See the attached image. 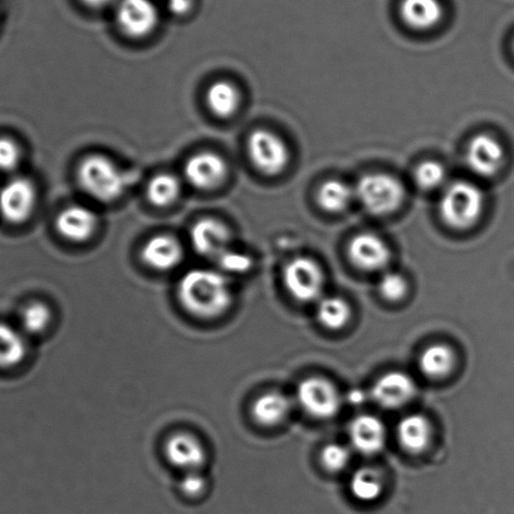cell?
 I'll return each mask as SVG.
<instances>
[{
  "label": "cell",
  "instance_id": "cell-1",
  "mask_svg": "<svg viewBox=\"0 0 514 514\" xmlns=\"http://www.w3.org/2000/svg\"><path fill=\"white\" fill-rule=\"evenodd\" d=\"M181 306L202 320L222 317L233 305V291L227 277L213 269H192L181 277L178 287Z\"/></svg>",
  "mask_w": 514,
  "mask_h": 514
},
{
  "label": "cell",
  "instance_id": "cell-2",
  "mask_svg": "<svg viewBox=\"0 0 514 514\" xmlns=\"http://www.w3.org/2000/svg\"><path fill=\"white\" fill-rule=\"evenodd\" d=\"M77 180L83 192L102 203L115 202L125 193L127 178L114 161L90 155L78 165Z\"/></svg>",
  "mask_w": 514,
  "mask_h": 514
},
{
  "label": "cell",
  "instance_id": "cell-3",
  "mask_svg": "<svg viewBox=\"0 0 514 514\" xmlns=\"http://www.w3.org/2000/svg\"><path fill=\"white\" fill-rule=\"evenodd\" d=\"M484 203L486 198L479 186L459 180L445 189L439 212L450 228L464 230L473 227L482 217Z\"/></svg>",
  "mask_w": 514,
  "mask_h": 514
},
{
  "label": "cell",
  "instance_id": "cell-4",
  "mask_svg": "<svg viewBox=\"0 0 514 514\" xmlns=\"http://www.w3.org/2000/svg\"><path fill=\"white\" fill-rule=\"evenodd\" d=\"M355 194L370 213L386 215L396 212L403 205L405 188L395 176L375 173L362 176Z\"/></svg>",
  "mask_w": 514,
  "mask_h": 514
},
{
  "label": "cell",
  "instance_id": "cell-5",
  "mask_svg": "<svg viewBox=\"0 0 514 514\" xmlns=\"http://www.w3.org/2000/svg\"><path fill=\"white\" fill-rule=\"evenodd\" d=\"M248 154L261 173L274 176L283 173L290 163V149L285 140L272 131H253L248 139Z\"/></svg>",
  "mask_w": 514,
  "mask_h": 514
},
{
  "label": "cell",
  "instance_id": "cell-6",
  "mask_svg": "<svg viewBox=\"0 0 514 514\" xmlns=\"http://www.w3.org/2000/svg\"><path fill=\"white\" fill-rule=\"evenodd\" d=\"M283 282L288 293L300 302L316 301L321 296L325 277L320 264L311 258L292 259L283 271Z\"/></svg>",
  "mask_w": 514,
  "mask_h": 514
},
{
  "label": "cell",
  "instance_id": "cell-7",
  "mask_svg": "<svg viewBox=\"0 0 514 514\" xmlns=\"http://www.w3.org/2000/svg\"><path fill=\"white\" fill-rule=\"evenodd\" d=\"M297 400L308 415L316 419H330L339 413L341 395L334 384L321 378L301 381L297 388Z\"/></svg>",
  "mask_w": 514,
  "mask_h": 514
},
{
  "label": "cell",
  "instance_id": "cell-8",
  "mask_svg": "<svg viewBox=\"0 0 514 514\" xmlns=\"http://www.w3.org/2000/svg\"><path fill=\"white\" fill-rule=\"evenodd\" d=\"M116 23L131 38H145L159 24V12L153 0H117Z\"/></svg>",
  "mask_w": 514,
  "mask_h": 514
},
{
  "label": "cell",
  "instance_id": "cell-9",
  "mask_svg": "<svg viewBox=\"0 0 514 514\" xmlns=\"http://www.w3.org/2000/svg\"><path fill=\"white\" fill-rule=\"evenodd\" d=\"M37 204V189L27 178L9 180L0 189V214L7 222L21 224L31 218Z\"/></svg>",
  "mask_w": 514,
  "mask_h": 514
},
{
  "label": "cell",
  "instance_id": "cell-10",
  "mask_svg": "<svg viewBox=\"0 0 514 514\" xmlns=\"http://www.w3.org/2000/svg\"><path fill=\"white\" fill-rule=\"evenodd\" d=\"M186 181L200 190H213L222 185L228 176V165L222 156L203 151L189 158L184 166Z\"/></svg>",
  "mask_w": 514,
  "mask_h": 514
},
{
  "label": "cell",
  "instance_id": "cell-11",
  "mask_svg": "<svg viewBox=\"0 0 514 514\" xmlns=\"http://www.w3.org/2000/svg\"><path fill=\"white\" fill-rule=\"evenodd\" d=\"M164 454L171 465L184 473L200 471L208 459L204 444L186 432L170 435L164 445Z\"/></svg>",
  "mask_w": 514,
  "mask_h": 514
},
{
  "label": "cell",
  "instance_id": "cell-12",
  "mask_svg": "<svg viewBox=\"0 0 514 514\" xmlns=\"http://www.w3.org/2000/svg\"><path fill=\"white\" fill-rule=\"evenodd\" d=\"M465 159L474 174L492 178L503 168L504 149L496 137L479 134L469 141Z\"/></svg>",
  "mask_w": 514,
  "mask_h": 514
},
{
  "label": "cell",
  "instance_id": "cell-13",
  "mask_svg": "<svg viewBox=\"0 0 514 514\" xmlns=\"http://www.w3.org/2000/svg\"><path fill=\"white\" fill-rule=\"evenodd\" d=\"M349 256L362 271L378 272L388 267L391 252L388 244L376 234L361 233L350 242Z\"/></svg>",
  "mask_w": 514,
  "mask_h": 514
},
{
  "label": "cell",
  "instance_id": "cell-14",
  "mask_svg": "<svg viewBox=\"0 0 514 514\" xmlns=\"http://www.w3.org/2000/svg\"><path fill=\"white\" fill-rule=\"evenodd\" d=\"M190 238L199 254L220 259L230 251V232L227 225L217 219L205 218L193 225Z\"/></svg>",
  "mask_w": 514,
  "mask_h": 514
},
{
  "label": "cell",
  "instance_id": "cell-15",
  "mask_svg": "<svg viewBox=\"0 0 514 514\" xmlns=\"http://www.w3.org/2000/svg\"><path fill=\"white\" fill-rule=\"evenodd\" d=\"M415 383L409 375L391 371L376 381L372 388V398L386 409H398L408 404L415 394Z\"/></svg>",
  "mask_w": 514,
  "mask_h": 514
},
{
  "label": "cell",
  "instance_id": "cell-16",
  "mask_svg": "<svg viewBox=\"0 0 514 514\" xmlns=\"http://www.w3.org/2000/svg\"><path fill=\"white\" fill-rule=\"evenodd\" d=\"M99 218L92 209L82 205H72L62 210L56 219L57 232L67 241L81 243L96 233Z\"/></svg>",
  "mask_w": 514,
  "mask_h": 514
},
{
  "label": "cell",
  "instance_id": "cell-17",
  "mask_svg": "<svg viewBox=\"0 0 514 514\" xmlns=\"http://www.w3.org/2000/svg\"><path fill=\"white\" fill-rule=\"evenodd\" d=\"M146 266L155 271L168 272L183 262L184 249L178 239L161 234L149 239L141 251Z\"/></svg>",
  "mask_w": 514,
  "mask_h": 514
},
{
  "label": "cell",
  "instance_id": "cell-18",
  "mask_svg": "<svg viewBox=\"0 0 514 514\" xmlns=\"http://www.w3.org/2000/svg\"><path fill=\"white\" fill-rule=\"evenodd\" d=\"M352 445L365 455L379 453L386 442L384 424L372 415H360L350 424Z\"/></svg>",
  "mask_w": 514,
  "mask_h": 514
},
{
  "label": "cell",
  "instance_id": "cell-19",
  "mask_svg": "<svg viewBox=\"0 0 514 514\" xmlns=\"http://www.w3.org/2000/svg\"><path fill=\"white\" fill-rule=\"evenodd\" d=\"M444 9L440 0H403L400 14L409 27L418 31L437 26L442 21Z\"/></svg>",
  "mask_w": 514,
  "mask_h": 514
},
{
  "label": "cell",
  "instance_id": "cell-20",
  "mask_svg": "<svg viewBox=\"0 0 514 514\" xmlns=\"http://www.w3.org/2000/svg\"><path fill=\"white\" fill-rule=\"evenodd\" d=\"M433 437L432 424L425 416L411 414L400 420L398 439L401 447L418 454L427 449Z\"/></svg>",
  "mask_w": 514,
  "mask_h": 514
},
{
  "label": "cell",
  "instance_id": "cell-21",
  "mask_svg": "<svg viewBox=\"0 0 514 514\" xmlns=\"http://www.w3.org/2000/svg\"><path fill=\"white\" fill-rule=\"evenodd\" d=\"M290 399L279 391H268L258 396L252 405V416L263 427H276L290 414Z\"/></svg>",
  "mask_w": 514,
  "mask_h": 514
},
{
  "label": "cell",
  "instance_id": "cell-22",
  "mask_svg": "<svg viewBox=\"0 0 514 514\" xmlns=\"http://www.w3.org/2000/svg\"><path fill=\"white\" fill-rule=\"evenodd\" d=\"M28 345L21 330L0 322V369H11L26 359Z\"/></svg>",
  "mask_w": 514,
  "mask_h": 514
},
{
  "label": "cell",
  "instance_id": "cell-23",
  "mask_svg": "<svg viewBox=\"0 0 514 514\" xmlns=\"http://www.w3.org/2000/svg\"><path fill=\"white\" fill-rule=\"evenodd\" d=\"M241 102V92L232 82L217 81L208 88L207 104L209 110L220 119H228V117L236 114Z\"/></svg>",
  "mask_w": 514,
  "mask_h": 514
},
{
  "label": "cell",
  "instance_id": "cell-24",
  "mask_svg": "<svg viewBox=\"0 0 514 514\" xmlns=\"http://www.w3.org/2000/svg\"><path fill=\"white\" fill-rule=\"evenodd\" d=\"M454 352L447 345L427 347L420 356L419 366L425 376L430 379H443L454 369Z\"/></svg>",
  "mask_w": 514,
  "mask_h": 514
},
{
  "label": "cell",
  "instance_id": "cell-25",
  "mask_svg": "<svg viewBox=\"0 0 514 514\" xmlns=\"http://www.w3.org/2000/svg\"><path fill=\"white\" fill-rule=\"evenodd\" d=\"M356 197L355 190L345 181L332 179L321 185L317 193L318 204L329 213H341L350 207Z\"/></svg>",
  "mask_w": 514,
  "mask_h": 514
},
{
  "label": "cell",
  "instance_id": "cell-26",
  "mask_svg": "<svg viewBox=\"0 0 514 514\" xmlns=\"http://www.w3.org/2000/svg\"><path fill=\"white\" fill-rule=\"evenodd\" d=\"M180 193V180L175 175L168 173L155 175L149 181L148 189H146L149 202L158 208L173 205L180 197Z\"/></svg>",
  "mask_w": 514,
  "mask_h": 514
},
{
  "label": "cell",
  "instance_id": "cell-27",
  "mask_svg": "<svg viewBox=\"0 0 514 514\" xmlns=\"http://www.w3.org/2000/svg\"><path fill=\"white\" fill-rule=\"evenodd\" d=\"M351 493L357 501L364 503L375 502L384 491L383 477L372 468H361L351 479Z\"/></svg>",
  "mask_w": 514,
  "mask_h": 514
},
{
  "label": "cell",
  "instance_id": "cell-28",
  "mask_svg": "<svg viewBox=\"0 0 514 514\" xmlns=\"http://www.w3.org/2000/svg\"><path fill=\"white\" fill-rule=\"evenodd\" d=\"M317 318L329 330H341L349 323L351 308L339 297L323 298L317 307Z\"/></svg>",
  "mask_w": 514,
  "mask_h": 514
},
{
  "label": "cell",
  "instance_id": "cell-29",
  "mask_svg": "<svg viewBox=\"0 0 514 514\" xmlns=\"http://www.w3.org/2000/svg\"><path fill=\"white\" fill-rule=\"evenodd\" d=\"M52 322L51 308L43 302H32L21 312V326L24 334L41 335Z\"/></svg>",
  "mask_w": 514,
  "mask_h": 514
},
{
  "label": "cell",
  "instance_id": "cell-30",
  "mask_svg": "<svg viewBox=\"0 0 514 514\" xmlns=\"http://www.w3.org/2000/svg\"><path fill=\"white\" fill-rule=\"evenodd\" d=\"M415 181L420 189L434 190L447 180V170L438 161H425L415 170Z\"/></svg>",
  "mask_w": 514,
  "mask_h": 514
},
{
  "label": "cell",
  "instance_id": "cell-31",
  "mask_svg": "<svg viewBox=\"0 0 514 514\" xmlns=\"http://www.w3.org/2000/svg\"><path fill=\"white\" fill-rule=\"evenodd\" d=\"M321 460L323 467L330 472H340L349 465L350 452L344 445L329 444L322 449Z\"/></svg>",
  "mask_w": 514,
  "mask_h": 514
},
{
  "label": "cell",
  "instance_id": "cell-32",
  "mask_svg": "<svg viewBox=\"0 0 514 514\" xmlns=\"http://www.w3.org/2000/svg\"><path fill=\"white\" fill-rule=\"evenodd\" d=\"M379 291L385 300L398 302L408 292V283L399 273H386L379 283Z\"/></svg>",
  "mask_w": 514,
  "mask_h": 514
},
{
  "label": "cell",
  "instance_id": "cell-33",
  "mask_svg": "<svg viewBox=\"0 0 514 514\" xmlns=\"http://www.w3.org/2000/svg\"><path fill=\"white\" fill-rule=\"evenodd\" d=\"M22 160L21 146L11 137H0V171H13Z\"/></svg>",
  "mask_w": 514,
  "mask_h": 514
},
{
  "label": "cell",
  "instance_id": "cell-34",
  "mask_svg": "<svg viewBox=\"0 0 514 514\" xmlns=\"http://www.w3.org/2000/svg\"><path fill=\"white\" fill-rule=\"evenodd\" d=\"M179 487L184 496L195 498L202 496L208 487V481L200 471L188 472L180 479Z\"/></svg>",
  "mask_w": 514,
  "mask_h": 514
},
{
  "label": "cell",
  "instance_id": "cell-35",
  "mask_svg": "<svg viewBox=\"0 0 514 514\" xmlns=\"http://www.w3.org/2000/svg\"><path fill=\"white\" fill-rule=\"evenodd\" d=\"M168 9L175 16H185L193 8V0H166Z\"/></svg>",
  "mask_w": 514,
  "mask_h": 514
},
{
  "label": "cell",
  "instance_id": "cell-36",
  "mask_svg": "<svg viewBox=\"0 0 514 514\" xmlns=\"http://www.w3.org/2000/svg\"><path fill=\"white\" fill-rule=\"evenodd\" d=\"M81 2L91 9H104L117 3V0H81Z\"/></svg>",
  "mask_w": 514,
  "mask_h": 514
},
{
  "label": "cell",
  "instance_id": "cell-37",
  "mask_svg": "<svg viewBox=\"0 0 514 514\" xmlns=\"http://www.w3.org/2000/svg\"><path fill=\"white\" fill-rule=\"evenodd\" d=\"M513 51H514V42H513Z\"/></svg>",
  "mask_w": 514,
  "mask_h": 514
}]
</instances>
